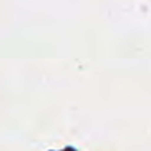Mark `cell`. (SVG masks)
Returning <instances> with one entry per match:
<instances>
[{
    "label": "cell",
    "instance_id": "obj_1",
    "mask_svg": "<svg viewBox=\"0 0 151 151\" xmlns=\"http://www.w3.org/2000/svg\"><path fill=\"white\" fill-rule=\"evenodd\" d=\"M62 151H75L73 148H65V150H62Z\"/></svg>",
    "mask_w": 151,
    "mask_h": 151
}]
</instances>
